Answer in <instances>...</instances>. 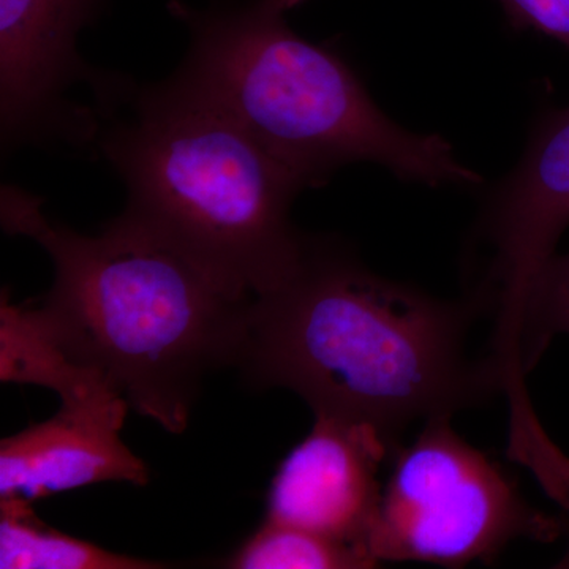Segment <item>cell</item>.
<instances>
[{
    "label": "cell",
    "mask_w": 569,
    "mask_h": 569,
    "mask_svg": "<svg viewBox=\"0 0 569 569\" xmlns=\"http://www.w3.org/2000/svg\"><path fill=\"white\" fill-rule=\"evenodd\" d=\"M477 312L309 238L293 277L250 302L234 366L252 387L291 389L313 415L365 422L399 445L413 422L498 395L488 359L468 356Z\"/></svg>",
    "instance_id": "cell-1"
},
{
    "label": "cell",
    "mask_w": 569,
    "mask_h": 569,
    "mask_svg": "<svg viewBox=\"0 0 569 569\" xmlns=\"http://www.w3.org/2000/svg\"><path fill=\"white\" fill-rule=\"evenodd\" d=\"M43 198L3 186L0 220L54 264L29 317L67 359L107 381L141 417L182 433L204 377L234 366L250 302L118 217L99 236L51 222Z\"/></svg>",
    "instance_id": "cell-2"
},
{
    "label": "cell",
    "mask_w": 569,
    "mask_h": 569,
    "mask_svg": "<svg viewBox=\"0 0 569 569\" xmlns=\"http://www.w3.org/2000/svg\"><path fill=\"white\" fill-rule=\"evenodd\" d=\"M99 146L127 189L119 217L227 293L252 301L298 271L309 238L290 209L306 189L223 112L167 80L134 92Z\"/></svg>",
    "instance_id": "cell-3"
},
{
    "label": "cell",
    "mask_w": 569,
    "mask_h": 569,
    "mask_svg": "<svg viewBox=\"0 0 569 569\" xmlns=\"http://www.w3.org/2000/svg\"><path fill=\"white\" fill-rule=\"evenodd\" d=\"M173 10L189 28L190 48L170 81L238 123L305 189L356 162L427 187L482 182L443 137L388 118L351 66L296 33L283 11L263 0L208 11L173 3Z\"/></svg>",
    "instance_id": "cell-4"
},
{
    "label": "cell",
    "mask_w": 569,
    "mask_h": 569,
    "mask_svg": "<svg viewBox=\"0 0 569 569\" xmlns=\"http://www.w3.org/2000/svg\"><path fill=\"white\" fill-rule=\"evenodd\" d=\"M563 531L559 518L531 507L500 463L452 429L451 417H441L392 449L369 550L377 563L462 568L492 563L518 539L552 542Z\"/></svg>",
    "instance_id": "cell-5"
},
{
    "label": "cell",
    "mask_w": 569,
    "mask_h": 569,
    "mask_svg": "<svg viewBox=\"0 0 569 569\" xmlns=\"http://www.w3.org/2000/svg\"><path fill=\"white\" fill-rule=\"evenodd\" d=\"M569 227V107L550 111L518 167L496 187L475 233L479 283L489 313V361L507 391L527 387V313L539 277Z\"/></svg>",
    "instance_id": "cell-6"
},
{
    "label": "cell",
    "mask_w": 569,
    "mask_h": 569,
    "mask_svg": "<svg viewBox=\"0 0 569 569\" xmlns=\"http://www.w3.org/2000/svg\"><path fill=\"white\" fill-rule=\"evenodd\" d=\"M100 0H0V122L3 149L99 134L96 112L67 99L88 82L102 100L118 97L77 50Z\"/></svg>",
    "instance_id": "cell-7"
},
{
    "label": "cell",
    "mask_w": 569,
    "mask_h": 569,
    "mask_svg": "<svg viewBox=\"0 0 569 569\" xmlns=\"http://www.w3.org/2000/svg\"><path fill=\"white\" fill-rule=\"evenodd\" d=\"M396 447L373 426L316 415L309 436L277 467L264 519L372 557L369 533L383 490L380 473Z\"/></svg>",
    "instance_id": "cell-8"
},
{
    "label": "cell",
    "mask_w": 569,
    "mask_h": 569,
    "mask_svg": "<svg viewBox=\"0 0 569 569\" xmlns=\"http://www.w3.org/2000/svg\"><path fill=\"white\" fill-rule=\"evenodd\" d=\"M129 407L66 406L0 443V500L33 501L104 481L144 486L149 470L121 440Z\"/></svg>",
    "instance_id": "cell-9"
},
{
    "label": "cell",
    "mask_w": 569,
    "mask_h": 569,
    "mask_svg": "<svg viewBox=\"0 0 569 569\" xmlns=\"http://www.w3.org/2000/svg\"><path fill=\"white\" fill-rule=\"evenodd\" d=\"M159 561L111 552L37 519L31 501L0 500L2 569H160Z\"/></svg>",
    "instance_id": "cell-10"
},
{
    "label": "cell",
    "mask_w": 569,
    "mask_h": 569,
    "mask_svg": "<svg viewBox=\"0 0 569 569\" xmlns=\"http://www.w3.org/2000/svg\"><path fill=\"white\" fill-rule=\"evenodd\" d=\"M223 567L234 569H366L378 567L376 560L355 546L343 545L264 519L260 529L247 539Z\"/></svg>",
    "instance_id": "cell-11"
},
{
    "label": "cell",
    "mask_w": 569,
    "mask_h": 569,
    "mask_svg": "<svg viewBox=\"0 0 569 569\" xmlns=\"http://www.w3.org/2000/svg\"><path fill=\"white\" fill-rule=\"evenodd\" d=\"M559 335H569V252L552 258L531 295L526 326L530 370Z\"/></svg>",
    "instance_id": "cell-12"
},
{
    "label": "cell",
    "mask_w": 569,
    "mask_h": 569,
    "mask_svg": "<svg viewBox=\"0 0 569 569\" xmlns=\"http://www.w3.org/2000/svg\"><path fill=\"white\" fill-rule=\"evenodd\" d=\"M508 24L518 32H537L569 51V0H498Z\"/></svg>",
    "instance_id": "cell-13"
},
{
    "label": "cell",
    "mask_w": 569,
    "mask_h": 569,
    "mask_svg": "<svg viewBox=\"0 0 569 569\" xmlns=\"http://www.w3.org/2000/svg\"><path fill=\"white\" fill-rule=\"evenodd\" d=\"M263 2L266 6L271 7V9L287 13L288 10L301 6V3H305L306 0H263Z\"/></svg>",
    "instance_id": "cell-14"
}]
</instances>
